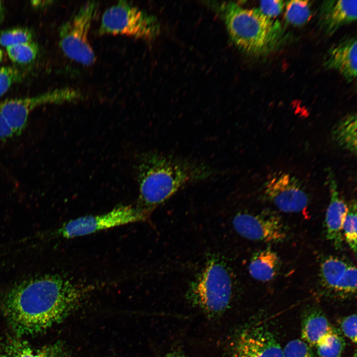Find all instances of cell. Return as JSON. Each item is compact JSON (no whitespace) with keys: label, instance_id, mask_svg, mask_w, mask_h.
I'll return each mask as SVG.
<instances>
[{"label":"cell","instance_id":"cell-10","mask_svg":"<svg viewBox=\"0 0 357 357\" xmlns=\"http://www.w3.org/2000/svg\"><path fill=\"white\" fill-rule=\"evenodd\" d=\"M232 357H283V349L271 332L263 326L245 328L230 344Z\"/></svg>","mask_w":357,"mask_h":357},{"label":"cell","instance_id":"cell-14","mask_svg":"<svg viewBox=\"0 0 357 357\" xmlns=\"http://www.w3.org/2000/svg\"><path fill=\"white\" fill-rule=\"evenodd\" d=\"M357 0H325L320 6L318 25L326 35L331 36L340 28L357 19Z\"/></svg>","mask_w":357,"mask_h":357},{"label":"cell","instance_id":"cell-15","mask_svg":"<svg viewBox=\"0 0 357 357\" xmlns=\"http://www.w3.org/2000/svg\"><path fill=\"white\" fill-rule=\"evenodd\" d=\"M0 357H70L60 342L34 347L19 338L9 337L0 344Z\"/></svg>","mask_w":357,"mask_h":357},{"label":"cell","instance_id":"cell-3","mask_svg":"<svg viewBox=\"0 0 357 357\" xmlns=\"http://www.w3.org/2000/svg\"><path fill=\"white\" fill-rule=\"evenodd\" d=\"M223 8L230 37L242 51L254 55H264L281 43L283 30L279 21L268 18L257 8H243L232 3L225 4Z\"/></svg>","mask_w":357,"mask_h":357},{"label":"cell","instance_id":"cell-19","mask_svg":"<svg viewBox=\"0 0 357 357\" xmlns=\"http://www.w3.org/2000/svg\"><path fill=\"white\" fill-rule=\"evenodd\" d=\"M357 115L351 114L341 119L332 131L333 139L341 147L356 154Z\"/></svg>","mask_w":357,"mask_h":357},{"label":"cell","instance_id":"cell-30","mask_svg":"<svg viewBox=\"0 0 357 357\" xmlns=\"http://www.w3.org/2000/svg\"><path fill=\"white\" fill-rule=\"evenodd\" d=\"M15 133L4 117L0 109V140L12 137Z\"/></svg>","mask_w":357,"mask_h":357},{"label":"cell","instance_id":"cell-27","mask_svg":"<svg viewBox=\"0 0 357 357\" xmlns=\"http://www.w3.org/2000/svg\"><path fill=\"white\" fill-rule=\"evenodd\" d=\"M21 74L16 68L0 67V97L4 95L11 86L20 79Z\"/></svg>","mask_w":357,"mask_h":357},{"label":"cell","instance_id":"cell-5","mask_svg":"<svg viewBox=\"0 0 357 357\" xmlns=\"http://www.w3.org/2000/svg\"><path fill=\"white\" fill-rule=\"evenodd\" d=\"M159 31L155 16L128 1L120 0L104 11L97 33L99 35H123L150 40Z\"/></svg>","mask_w":357,"mask_h":357},{"label":"cell","instance_id":"cell-9","mask_svg":"<svg viewBox=\"0 0 357 357\" xmlns=\"http://www.w3.org/2000/svg\"><path fill=\"white\" fill-rule=\"evenodd\" d=\"M264 190L266 197L284 212H299L308 204V195L301 182L287 172L271 175L264 184Z\"/></svg>","mask_w":357,"mask_h":357},{"label":"cell","instance_id":"cell-32","mask_svg":"<svg viewBox=\"0 0 357 357\" xmlns=\"http://www.w3.org/2000/svg\"><path fill=\"white\" fill-rule=\"evenodd\" d=\"M164 357H187L181 353H180L178 352H172V353L167 354Z\"/></svg>","mask_w":357,"mask_h":357},{"label":"cell","instance_id":"cell-4","mask_svg":"<svg viewBox=\"0 0 357 357\" xmlns=\"http://www.w3.org/2000/svg\"><path fill=\"white\" fill-rule=\"evenodd\" d=\"M233 282L226 264L218 258L213 257L191 283L187 298L208 315L218 316L229 306L233 296Z\"/></svg>","mask_w":357,"mask_h":357},{"label":"cell","instance_id":"cell-12","mask_svg":"<svg viewBox=\"0 0 357 357\" xmlns=\"http://www.w3.org/2000/svg\"><path fill=\"white\" fill-rule=\"evenodd\" d=\"M327 180L330 193V201L325 217L326 237L336 249L343 244V224L348 205L340 194L338 184L331 170H328Z\"/></svg>","mask_w":357,"mask_h":357},{"label":"cell","instance_id":"cell-17","mask_svg":"<svg viewBox=\"0 0 357 357\" xmlns=\"http://www.w3.org/2000/svg\"><path fill=\"white\" fill-rule=\"evenodd\" d=\"M280 267V260L277 253L268 248L256 252L252 257L248 266L250 275L260 281L273 279Z\"/></svg>","mask_w":357,"mask_h":357},{"label":"cell","instance_id":"cell-13","mask_svg":"<svg viewBox=\"0 0 357 357\" xmlns=\"http://www.w3.org/2000/svg\"><path fill=\"white\" fill-rule=\"evenodd\" d=\"M357 43L356 37H348L332 46L327 52L323 65L339 72L348 82L357 76Z\"/></svg>","mask_w":357,"mask_h":357},{"label":"cell","instance_id":"cell-20","mask_svg":"<svg viewBox=\"0 0 357 357\" xmlns=\"http://www.w3.org/2000/svg\"><path fill=\"white\" fill-rule=\"evenodd\" d=\"M285 18L294 26L306 23L311 17V3L309 0H293L285 2Z\"/></svg>","mask_w":357,"mask_h":357},{"label":"cell","instance_id":"cell-18","mask_svg":"<svg viewBox=\"0 0 357 357\" xmlns=\"http://www.w3.org/2000/svg\"><path fill=\"white\" fill-rule=\"evenodd\" d=\"M349 264L337 257L329 256L325 258L320 266V281L322 287L328 292L334 290Z\"/></svg>","mask_w":357,"mask_h":357},{"label":"cell","instance_id":"cell-21","mask_svg":"<svg viewBox=\"0 0 357 357\" xmlns=\"http://www.w3.org/2000/svg\"><path fill=\"white\" fill-rule=\"evenodd\" d=\"M315 347L318 357H340L344 349L343 338L335 330L326 336Z\"/></svg>","mask_w":357,"mask_h":357},{"label":"cell","instance_id":"cell-25","mask_svg":"<svg viewBox=\"0 0 357 357\" xmlns=\"http://www.w3.org/2000/svg\"><path fill=\"white\" fill-rule=\"evenodd\" d=\"M32 38V33L27 28H12L3 30L0 33V44L6 48L33 41Z\"/></svg>","mask_w":357,"mask_h":357},{"label":"cell","instance_id":"cell-22","mask_svg":"<svg viewBox=\"0 0 357 357\" xmlns=\"http://www.w3.org/2000/svg\"><path fill=\"white\" fill-rule=\"evenodd\" d=\"M6 50L12 61L24 64L29 63L35 59L39 48L37 44L31 41L7 47Z\"/></svg>","mask_w":357,"mask_h":357},{"label":"cell","instance_id":"cell-29","mask_svg":"<svg viewBox=\"0 0 357 357\" xmlns=\"http://www.w3.org/2000/svg\"><path fill=\"white\" fill-rule=\"evenodd\" d=\"M341 327L344 335L353 343L357 342V315L351 314L344 318L341 322Z\"/></svg>","mask_w":357,"mask_h":357},{"label":"cell","instance_id":"cell-33","mask_svg":"<svg viewBox=\"0 0 357 357\" xmlns=\"http://www.w3.org/2000/svg\"><path fill=\"white\" fill-rule=\"evenodd\" d=\"M3 11V4L2 1L0 0V18L1 16Z\"/></svg>","mask_w":357,"mask_h":357},{"label":"cell","instance_id":"cell-2","mask_svg":"<svg viewBox=\"0 0 357 357\" xmlns=\"http://www.w3.org/2000/svg\"><path fill=\"white\" fill-rule=\"evenodd\" d=\"M136 172L139 207L151 213L183 187L214 175L205 163L155 152L140 157Z\"/></svg>","mask_w":357,"mask_h":357},{"label":"cell","instance_id":"cell-7","mask_svg":"<svg viewBox=\"0 0 357 357\" xmlns=\"http://www.w3.org/2000/svg\"><path fill=\"white\" fill-rule=\"evenodd\" d=\"M152 213L139 206L116 207L100 215H87L71 220L58 230L64 238H73L130 223L147 221Z\"/></svg>","mask_w":357,"mask_h":357},{"label":"cell","instance_id":"cell-31","mask_svg":"<svg viewBox=\"0 0 357 357\" xmlns=\"http://www.w3.org/2000/svg\"><path fill=\"white\" fill-rule=\"evenodd\" d=\"M49 2H52L51 1H42V0H34L31 1V3L35 6H39L47 5Z\"/></svg>","mask_w":357,"mask_h":357},{"label":"cell","instance_id":"cell-23","mask_svg":"<svg viewBox=\"0 0 357 357\" xmlns=\"http://www.w3.org/2000/svg\"><path fill=\"white\" fill-rule=\"evenodd\" d=\"M343 234L345 240L353 251L357 252V202L352 200L348 205V209L343 224Z\"/></svg>","mask_w":357,"mask_h":357},{"label":"cell","instance_id":"cell-28","mask_svg":"<svg viewBox=\"0 0 357 357\" xmlns=\"http://www.w3.org/2000/svg\"><path fill=\"white\" fill-rule=\"evenodd\" d=\"M285 1L281 0L261 1L260 11L268 18H272L280 15L285 6Z\"/></svg>","mask_w":357,"mask_h":357},{"label":"cell","instance_id":"cell-8","mask_svg":"<svg viewBox=\"0 0 357 357\" xmlns=\"http://www.w3.org/2000/svg\"><path fill=\"white\" fill-rule=\"evenodd\" d=\"M82 95L76 89L59 88L36 96L6 100L0 103V109L15 135H19L27 125L29 114L36 107L75 101L81 98Z\"/></svg>","mask_w":357,"mask_h":357},{"label":"cell","instance_id":"cell-24","mask_svg":"<svg viewBox=\"0 0 357 357\" xmlns=\"http://www.w3.org/2000/svg\"><path fill=\"white\" fill-rule=\"evenodd\" d=\"M357 274L356 267L349 264L333 293L340 298L349 297L355 294L357 291Z\"/></svg>","mask_w":357,"mask_h":357},{"label":"cell","instance_id":"cell-6","mask_svg":"<svg viewBox=\"0 0 357 357\" xmlns=\"http://www.w3.org/2000/svg\"><path fill=\"white\" fill-rule=\"evenodd\" d=\"M99 5L98 1H87L60 29L59 45L64 54L85 66L92 65L96 60L88 36Z\"/></svg>","mask_w":357,"mask_h":357},{"label":"cell","instance_id":"cell-34","mask_svg":"<svg viewBox=\"0 0 357 357\" xmlns=\"http://www.w3.org/2000/svg\"><path fill=\"white\" fill-rule=\"evenodd\" d=\"M3 58V52L1 49H0V62L2 60Z\"/></svg>","mask_w":357,"mask_h":357},{"label":"cell","instance_id":"cell-1","mask_svg":"<svg viewBox=\"0 0 357 357\" xmlns=\"http://www.w3.org/2000/svg\"><path fill=\"white\" fill-rule=\"evenodd\" d=\"M83 298L74 283L59 275L17 282L0 296V309L18 336L35 335L63 321Z\"/></svg>","mask_w":357,"mask_h":357},{"label":"cell","instance_id":"cell-16","mask_svg":"<svg viewBox=\"0 0 357 357\" xmlns=\"http://www.w3.org/2000/svg\"><path fill=\"white\" fill-rule=\"evenodd\" d=\"M334 331L325 315L313 310L304 317L301 324V340L310 347L316 346Z\"/></svg>","mask_w":357,"mask_h":357},{"label":"cell","instance_id":"cell-26","mask_svg":"<svg viewBox=\"0 0 357 357\" xmlns=\"http://www.w3.org/2000/svg\"><path fill=\"white\" fill-rule=\"evenodd\" d=\"M283 357H314L311 347L301 339L288 342L283 349Z\"/></svg>","mask_w":357,"mask_h":357},{"label":"cell","instance_id":"cell-11","mask_svg":"<svg viewBox=\"0 0 357 357\" xmlns=\"http://www.w3.org/2000/svg\"><path fill=\"white\" fill-rule=\"evenodd\" d=\"M233 223L239 235L250 240L278 243L287 237L280 218L269 212L258 214L240 213L235 216Z\"/></svg>","mask_w":357,"mask_h":357}]
</instances>
